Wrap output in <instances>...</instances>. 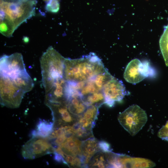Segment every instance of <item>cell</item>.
Here are the masks:
<instances>
[{
  "mask_svg": "<svg viewBox=\"0 0 168 168\" xmlns=\"http://www.w3.org/2000/svg\"><path fill=\"white\" fill-rule=\"evenodd\" d=\"M36 0H0V31L10 37L22 23L35 15Z\"/></svg>",
  "mask_w": 168,
  "mask_h": 168,
  "instance_id": "1",
  "label": "cell"
},
{
  "mask_svg": "<svg viewBox=\"0 0 168 168\" xmlns=\"http://www.w3.org/2000/svg\"><path fill=\"white\" fill-rule=\"evenodd\" d=\"M106 70L100 59L91 53L79 58H65L63 77L67 81L84 82Z\"/></svg>",
  "mask_w": 168,
  "mask_h": 168,
  "instance_id": "2",
  "label": "cell"
},
{
  "mask_svg": "<svg viewBox=\"0 0 168 168\" xmlns=\"http://www.w3.org/2000/svg\"><path fill=\"white\" fill-rule=\"evenodd\" d=\"M65 59L51 46L43 54L40 63L42 82L45 92L57 80L64 78Z\"/></svg>",
  "mask_w": 168,
  "mask_h": 168,
  "instance_id": "3",
  "label": "cell"
},
{
  "mask_svg": "<svg viewBox=\"0 0 168 168\" xmlns=\"http://www.w3.org/2000/svg\"><path fill=\"white\" fill-rule=\"evenodd\" d=\"M147 119L145 111L136 105L129 106L118 117L120 124L132 136L135 135L141 129Z\"/></svg>",
  "mask_w": 168,
  "mask_h": 168,
  "instance_id": "4",
  "label": "cell"
},
{
  "mask_svg": "<svg viewBox=\"0 0 168 168\" xmlns=\"http://www.w3.org/2000/svg\"><path fill=\"white\" fill-rule=\"evenodd\" d=\"M25 91L7 77L0 76V104L11 108L18 107Z\"/></svg>",
  "mask_w": 168,
  "mask_h": 168,
  "instance_id": "5",
  "label": "cell"
},
{
  "mask_svg": "<svg viewBox=\"0 0 168 168\" xmlns=\"http://www.w3.org/2000/svg\"><path fill=\"white\" fill-rule=\"evenodd\" d=\"M54 152V148L47 138L39 137H31L21 150L22 156L28 159H35Z\"/></svg>",
  "mask_w": 168,
  "mask_h": 168,
  "instance_id": "6",
  "label": "cell"
},
{
  "mask_svg": "<svg viewBox=\"0 0 168 168\" xmlns=\"http://www.w3.org/2000/svg\"><path fill=\"white\" fill-rule=\"evenodd\" d=\"M45 103L51 111L54 127L64 125L72 126L77 121L78 117L69 111L65 104Z\"/></svg>",
  "mask_w": 168,
  "mask_h": 168,
  "instance_id": "7",
  "label": "cell"
},
{
  "mask_svg": "<svg viewBox=\"0 0 168 168\" xmlns=\"http://www.w3.org/2000/svg\"><path fill=\"white\" fill-rule=\"evenodd\" d=\"M102 91L105 99V104L110 107L115 101H121L127 94L122 82L114 77L104 85Z\"/></svg>",
  "mask_w": 168,
  "mask_h": 168,
  "instance_id": "8",
  "label": "cell"
},
{
  "mask_svg": "<svg viewBox=\"0 0 168 168\" xmlns=\"http://www.w3.org/2000/svg\"><path fill=\"white\" fill-rule=\"evenodd\" d=\"M118 162L120 168H148L156 166L154 162L149 160L123 154L119 155Z\"/></svg>",
  "mask_w": 168,
  "mask_h": 168,
  "instance_id": "9",
  "label": "cell"
},
{
  "mask_svg": "<svg viewBox=\"0 0 168 168\" xmlns=\"http://www.w3.org/2000/svg\"><path fill=\"white\" fill-rule=\"evenodd\" d=\"M141 62L138 59L132 60L128 64L124 73V78L129 83H137L145 78L141 73L139 65Z\"/></svg>",
  "mask_w": 168,
  "mask_h": 168,
  "instance_id": "10",
  "label": "cell"
},
{
  "mask_svg": "<svg viewBox=\"0 0 168 168\" xmlns=\"http://www.w3.org/2000/svg\"><path fill=\"white\" fill-rule=\"evenodd\" d=\"M82 143V141L72 135L67 138L59 147L66 154L81 156Z\"/></svg>",
  "mask_w": 168,
  "mask_h": 168,
  "instance_id": "11",
  "label": "cell"
},
{
  "mask_svg": "<svg viewBox=\"0 0 168 168\" xmlns=\"http://www.w3.org/2000/svg\"><path fill=\"white\" fill-rule=\"evenodd\" d=\"M98 142L94 137L82 141V154L85 158L87 165L91 158L96 152L100 151L99 147Z\"/></svg>",
  "mask_w": 168,
  "mask_h": 168,
  "instance_id": "12",
  "label": "cell"
},
{
  "mask_svg": "<svg viewBox=\"0 0 168 168\" xmlns=\"http://www.w3.org/2000/svg\"><path fill=\"white\" fill-rule=\"evenodd\" d=\"M66 105L69 111L78 117L83 114L87 107L81 96L69 97L66 101Z\"/></svg>",
  "mask_w": 168,
  "mask_h": 168,
  "instance_id": "13",
  "label": "cell"
},
{
  "mask_svg": "<svg viewBox=\"0 0 168 168\" xmlns=\"http://www.w3.org/2000/svg\"><path fill=\"white\" fill-rule=\"evenodd\" d=\"M54 123L40 119L37 123L35 129L31 131L30 135L31 137H48L54 130Z\"/></svg>",
  "mask_w": 168,
  "mask_h": 168,
  "instance_id": "14",
  "label": "cell"
},
{
  "mask_svg": "<svg viewBox=\"0 0 168 168\" xmlns=\"http://www.w3.org/2000/svg\"><path fill=\"white\" fill-rule=\"evenodd\" d=\"M88 167H109L106 152L100 151L91 158L87 165Z\"/></svg>",
  "mask_w": 168,
  "mask_h": 168,
  "instance_id": "15",
  "label": "cell"
},
{
  "mask_svg": "<svg viewBox=\"0 0 168 168\" xmlns=\"http://www.w3.org/2000/svg\"><path fill=\"white\" fill-rule=\"evenodd\" d=\"M81 98L87 106L93 105L99 108L105 103V99L102 91L90 94Z\"/></svg>",
  "mask_w": 168,
  "mask_h": 168,
  "instance_id": "16",
  "label": "cell"
},
{
  "mask_svg": "<svg viewBox=\"0 0 168 168\" xmlns=\"http://www.w3.org/2000/svg\"><path fill=\"white\" fill-rule=\"evenodd\" d=\"M55 152L61 154L68 163V166L72 167H84L81 156L68 155L64 153L61 148L58 147Z\"/></svg>",
  "mask_w": 168,
  "mask_h": 168,
  "instance_id": "17",
  "label": "cell"
},
{
  "mask_svg": "<svg viewBox=\"0 0 168 168\" xmlns=\"http://www.w3.org/2000/svg\"><path fill=\"white\" fill-rule=\"evenodd\" d=\"M159 44L166 64L168 66V24L164 27V32L159 40Z\"/></svg>",
  "mask_w": 168,
  "mask_h": 168,
  "instance_id": "18",
  "label": "cell"
},
{
  "mask_svg": "<svg viewBox=\"0 0 168 168\" xmlns=\"http://www.w3.org/2000/svg\"><path fill=\"white\" fill-rule=\"evenodd\" d=\"M72 126L73 128V135L82 141L94 137L92 131L82 128L77 122Z\"/></svg>",
  "mask_w": 168,
  "mask_h": 168,
  "instance_id": "19",
  "label": "cell"
},
{
  "mask_svg": "<svg viewBox=\"0 0 168 168\" xmlns=\"http://www.w3.org/2000/svg\"><path fill=\"white\" fill-rule=\"evenodd\" d=\"M99 108L93 105L88 106L81 116L87 120L95 123L98 114Z\"/></svg>",
  "mask_w": 168,
  "mask_h": 168,
  "instance_id": "20",
  "label": "cell"
},
{
  "mask_svg": "<svg viewBox=\"0 0 168 168\" xmlns=\"http://www.w3.org/2000/svg\"><path fill=\"white\" fill-rule=\"evenodd\" d=\"M139 69L141 74L145 78L149 77H154L156 75L155 70L150 66L149 63L147 61L141 62Z\"/></svg>",
  "mask_w": 168,
  "mask_h": 168,
  "instance_id": "21",
  "label": "cell"
},
{
  "mask_svg": "<svg viewBox=\"0 0 168 168\" xmlns=\"http://www.w3.org/2000/svg\"><path fill=\"white\" fill-rule=\"evenodd\" d=\"M45 3L46 11L52 13L57 12L59 9L60 0H43Z\"/></svg>",
  "mask_w": 168,
  "mask_h": 168,
  "instance_id": "22",
  "label": "cell"
},
{
  "mask_svg": "<svg viewBox=\"0 0 168 168\" xmlns=\"http://www.w3.org/2000/svg\"><path fill=\"white\" fill-rule=\"evenodd\" d=\"M98 145L100 150L104 152L111 151L110 145L104 141H100L98 142Z\"/></svg>",
  "mask_w": 168,
  "mask_h": 168,
  "instance_id": "23",
  "label": "cell"
},
{
  "mask_svg": "<svg viewBox=\"0 0 168 168\" xmlns=\"http://www.w3.org/2000/svg\"><path fill=\"white\" fill-rule=\"evenodd\" d=\"M159 137L168 141V129L163 127L159 131L158 134Z\"/></svg>",
  "mask_w": 168,
  "mask_h": 168,
  "instance_id": "24",
  "label": "cell"
},
{
  "mask_svg": "<svg viewBox=\"0 0 168 168\" xmlns=\"http://www.w3.org/2000/svg\"><path fill=\"white\" fill-rule=\"evenodd\" d=\"M53 153L54 154V159L56 162L63 163L68 166V163L61 154L56 152Z\"/></svg>",
  "mask_w": 168,
  "mask_h": 168,
  "instance_id": "25",
  "label": "cell"
}]
</instances>
